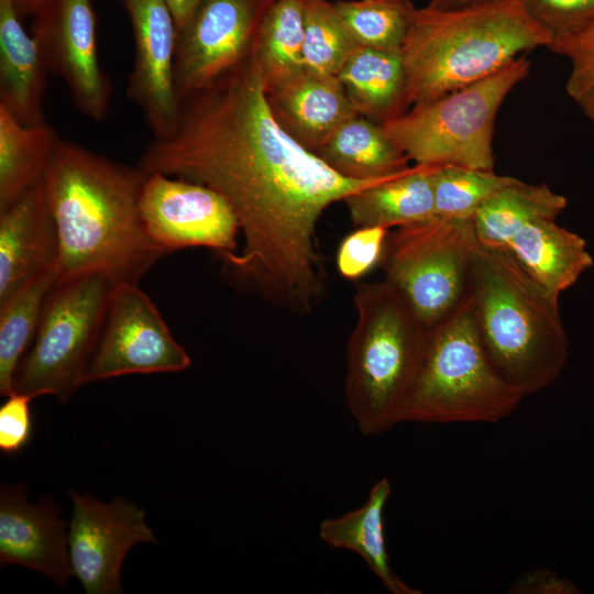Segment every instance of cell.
<instances>
[{
	"mask_svg": "<svg viewBox=\"0 0 594 594\" xmlns=\"http://www.w3.org/2000/svg\"><path fill=\"white\" fill-rule=\"evenodd\" d=\"M179 106L174 134L154 139L138 166L220 194L244 238L240 253L221 257L228 277L277 309L311 314L328 288L316 248L321 215L382 179L340 175L282 129L253 46L239 67Z\"/></svg>",
	"mask_w": 594,
	"mask_h": 594,
	"instance_id": "1",
	"label": "cell"
},
{
	"mask_svg": "<svg viewBox=\"0 0 594 594\" xmlns=\"http://www.w3.org/2000/svg\"><path fill=\"white\" fill-rule=\"evenodd\" d=\"M145 173L58 139L43 177L57 238L62 283L101 274L138 285L165 254L147 237L139 211Z\"/></svg>",
	"mask_w": 594,
	"mask_h": 594,
	"instance_id": "2",
	"label": "cell"
},
{
	"mask_svg": "<svg viewBox=\"0 0 594 594\" xmlns=\"http://www.w3.org/2000/svg\"><path fill=\"white\" fill-rule=\"evenodd\" d=\"M471 304L485 351L503 377L525 396L556 382L569 356L559 297L538 284L508 250L477 240Z\"/></svg>",
	"mask_w": 594,
	"mask_h": 594,
	"instance_id": "3",
	"label": "cell"
},
{
	"mask_svg": "<svg viewBox=\"0 0 594 594\" xmlns=\"http://www.w3.org/2000/svg\"><path fill=\"white\" fill-rule=\"evenodd\" d=\"M551 41L521 0L417 9L402 50L409 105L480 81Z\"/></svg>",
	"mask_w": 594,
	"mask_h": 594,
	"instance_id": "4",
	"label": "cell"
},
{
	"mask_svg": "<svg viewBox=\"0 0 594 594\" xmlns=\"http://www.w3.org/2000/svg\"><path fill=\"white\" fill-rule=\"evenodd\" d=\"M355 322L346 345L344 395L360 431L380 435L400 414L421 369L429 330L385 279L362 283L353 296Z\"/></svg>",
	"mask_w": 594,
	"mask_h": 594,
	"instance_id": "5",
	"label": "cell"
},
{
	"mask_svg": "<svg viewBox=\"0 0 594 594\" xmlns=\"http://www.w3.org/2000/svg\"><path fill=\"white\" fill-rule=\"evenodd\" d=\"M526 397L495 369L481 340L471 298L429 331L426 355L400 422H498Z\"/></svg>",
	"mask_w": 594,
	"mask_h": 594,
	"instance_id": "6",
	"label": "cell"
},
{
	"mask_svg": "<svg viewBox=\"0 0 594 594\" xmlns=\"http://www.w3.org/2000/svg\"><path fill=\"white\" fill-rule=\"evenodd\" d=\"M525 55L480 81L382 123L393 142L419 165L494 170L493 135L498 109L529 73Z\"/></svg>",
	"mask_w": 594,
	"mask_h": 594,
	"instance_id": "7",
	"label": "cell"
},
{
	"mask_svg": "<svg viewBox=\"0 0 594 594\" xmlns=\"http://www.w3.org/2000/svg\"><path fill=\"white\" fill-rule=\"evenodd\" d=\"M472 220L433 216L388 232L380 266L430 331L471 298Z\"/></svg>",
	"mask_w": 594,
	"mask_h": 594,
	"instance_id": "8",
	"label": "cell"
},
{
	"mask_svg": "<svg viewBox=\"0 0 594 594\" xmlns=\"http://www.w3.org/2000/svg\"><path fill=\"white\" fill-rule=\"evenodd\" d=\"M116 285L101 274L57 283L48 294L32 346L14 375L13 393L67 402L85 385Z\"/></svg>",
	"mask_w": 594,
	"mask_h": 594,
	"instance_id": "9",
	"label": "cell"
},
{
	"mask_svg": "<svg viewBox=\"0 0 594 594\" xmlns=\"http://www.w3.org/2000/svg\"><path fill=\"white\" fill-rule=\"evenodd\" d=\"M191 365L150 297L138 285L111 294L85 384L127 374L179 372Z\"/></svg>",
	"mask_w": 594,
	"mask_h": 594,
	"instance_id": "10",
	"label": "cell"
},
{
	"mask_svg": "<svg viewBox=\"0 0 594 594\" xmlns=\"http://www.w3.org/2000/svg\"><path fill=\"white\" fill-rule=\"evenodd\" d=\"M139 211L151 241L165 254L202 246L220 257L237 252L238 219L228 201L202 184L145 173Z\"/></svg>",
	"mask_w": 594,
	"mask_h": 594,
	"instance_id": "11",
	"label": "cell"
},
{
	"mask_svg": "<svg viewBox=\"0 0 594 594\" xmlns=\"http://www.w3.org/2000/svg\"><path fill=\"white\" fill-rule=\"evenodd\" d=\"M267 0H201L177 31L174 63L179 102L219 81L249 56Z\"/></svg>",
	"mask_w": 594,
	"mask_h": 594,
	"instance_id": "12",
	"label": "cell"
},
{
	"mask_svg": "<svg viewBox=\"0 0 594 594\" xmlns=\"http://www.w3.org/2000/svg\"><path fill=\"white\" fill-rule=\"evenodd\" d=\"M34 16L32 35L46 69L64 81L79 112L102 121L112 87L98 61L91 0H46Z\"/></svg>",
	"mask_w": 594,
	"mask_h": 594,
	"instance_id": "13",
	"label": "cell"
},
{
	"mask_svg": "<svg viewBox=\"0 0 594 594\" xmlns=\"http://www.w3.org/2000/svg\"><path fill=\"white\" fill-rule=\"evenodd\" d=\"M68 553L73 575L87 594L122 593L121 566L129 550L156 542L145 512L122 497L110 503L70 491Z\"/></svg>",
	"mask_w": 594,
	"mask_h": 594,
	"instance_id": "14",
	"label": "cell"
},
{
	"mask_svg": "<svg viewBox=\"0 0 594 594\" xmlns=\"http://www.w3.org/2000/svg\"><path fill=\"white\" fill-rule=\"evenodd\" d=\"M134 42V61L127 96L140 109L155 140L177 128L179 100L174 63L177 29L164 0H123Z\"/></svg>",
	"mask_w": 594,
	"mask_h": 594,
	"instance_id": "15",
	"label": "cell"
},
{
	"mask_svg": "<svg viewBox=\"0 0 594 594\" xmlns=\"http://www.w3.org/2000/svg\"><path fill=\"white\" fill-rule=\"evenodd\" d=\"M0 563L32 569L57 586L67 583L73 575L68 531L51 498L30 504L24 485L1 486Z\"/></svg>",
	"mask_w": 594,
	"mask_h": 594,
	"instance_id": "16",
	"label": "cell"
},
{
	"mask_svg": "<svg viewBox=\"0 0 594 594\" xmlns=\"http://www.w3.org/2000/svg\"><path fill=\"white\" fill-rule=\"evenodd\" d=\"M57 256L58 238L42 179L0 211V301L56 267Z\"/></svg>",
	"mask_w": 594,
	"mask_h": 594,
	"instance_id": "17",
	"label": "cell"
},
{
	"mask_svg": "<svg viewBox=\"0 0 594 594\" xmlns=\"http://www.w3.org/2000/svg\"><path fill=\"white\" fill-rule=\"evenodd\" d=\"M266 97L282 129L314 153L340 125L360 114L334 75L304 70L266 90Z\"/></svg>",
	"mask_w": 594,
	"mask_h": 594,
	"instance_id": "18",
	"label": "cell"
},
{
	"mask_svg": "<svg viewBox=\"0 0 594 594\" xmlns=\"http://www.w3.org/2000/svg\"><path fill=\"white\" fill-rule=\"evenodd\" d=\"M11 0H0V106L23 124L45 122L47 73Z\"/></svg>",
	"mask_w": 594,
	"mask_h": 594,
	"instance_id": "19",
	"label": "cell"
},
{
	"mask_svg": "<svg viewBox=\"0 0 594 594\" xmlns=\"http://www.w3.org/2000/svg\"><path fill=\"white\" fill-rule=\"evenodd\" d=\"M506 250L538 284L557 297L594 264L586 241L559 226L556 219L529 222L510 240Z\"/></svg>",
	"mask_w": 594,
	"mask_h": 594,
	"instance_id": "20",
	"label": "cell"
},
{
	"mask_svg": "<svg viewBox=\"0 0 594 594\" xmlns=\"http://www.w3.org/2000/svg\"><path fill=\"white\" fill-rule=\"evenodd\" d=\"M435 167L415 164L345 197L353 226L388 230L436 216L431 179Z\"/></svg>",
	"mask_w": 594,
	"mask_h": 594,
	"instance_id": "21",
	"label": "cell"
},
{
	"mask_svg": "<svg viewBox=\"0 0 594 594\" xmlns=\"http://www.w3.org/2000/svg\"><path fill=\"white\" fill-rule=\"evenodd\" d=\"M392 494L388 479H380L365 503L339 517L320 522L319 536L334 549L359 554L384 587L393 594H420L406 584L392 569L386 548L384 509Z\"/></svg>",
	"mask_w": 594,
	"mask_h": 594,
	"instance_id": "22",
	"label": "cell"
},
{
	"mask_svg": "<svg viewBox=\"0 0 594 594\" xmlns=\"http://www.w3.org/2000/svg\"><path fill=\"white\" fill-rule=\"evenodd\" d=\"M337 76L362 116L382 118L384 122L404 113L409 105L402 50L358 46Z\"/></svg>",
	"mask_w": 594,
	"mask_h": 594,
	"instance_id": "23",
	"label": "cell"
},
{
	"mask_svg": "<svg viewBox=\"0 0 594 594\" xmlns=\"http://www.w3.org/2000/svg\"><path fill=\"white\" fill-rule=\"evenodd\" d=\"M315 154L340 175L355 180L384 179L410 167V160L383 125L362 114L340 125Z\"/></svg>",
	"mask_w": 594,
	"mask_h": 594,
	"instance_id": "24",
	"label": "cell"
},
{
	"mask_svg": "<svg viewBox=\"0 0 594 594\" xmlns=\"http://www.w3.org/2000/svg\"><path fill=\"white\" fill-rule=\"evenodd\" d=\"M58 139L46 121L23 124L0 106V211L43 179Z\"/></svg>",
	"mask_w": 594,
	"mask_h": 594,
	"instance_id": "25",
	"label": "cell"
},
{
	"mask_svg": "<svg viewBox=\"0 0 594 594\" xmlns=\"http://www.w3.org/2000/svg\"><path fill=\"white\" fill-rule=\"evenodd\" d=\"M566 205V198L547 184L529 185L516 178L494 194L472 222L481 243L506 249L526 224L537 219H556Z\"/></svg>",
	"mask_w": 594,
	"mask_h": 594,
	"instance_id": "26",
	"label": "cell"
},
{
	"mask_svg": "<svg viewBox=\"0 0 594 594\" xmlns=\"http://www.w3.org/2000/svg\"><path fill=\"white\" fill-rule=\"evenodd\" d=\"M305 3L306 0H272L261 15L253 50L265 90L305 70Z\"/></svg>",
	"mask_w": 594,
	"mask_h": 594,
	"instance_id": "27",
	"label": "cell"
},
{
	"mask_svg": "<svg viewBox=\"0 0 594 594\" xmlns=\"http://www.w3.org/2000/svg\"><path fill=\"white\" fill-rule=\"evenodd\" d=\"M53 267L0 301V393H13L14 375L36 333L45 300L57 284Z\"/></svg>",
	"mask_w": 594,
	"mask_h": 594,
	"instance_id": "28",
	"label": "cell"
},
{
	"mask_svg": "<svg viewBox=\"0 0 594 594\" xmlns=\"http://www.w3.org/2000/svg\"><path fill=\"white\" fill-rule=\"evenodd\" d=\"M334 8L355 44L403 50L417 8L409 0H341Z\"/></svg>",
	"mask_w": 594,
	"mask_h": 594,
	"instance_id": "29",
	"label": "cell"
},
{
	"mask_svg": "<svg viewBox=\"0 0 594 594\" xmlns=\"http://www.w3.org/2000/svg\"><path fill=\"white\" fill-rule=\"evenodd\" d=\"M435 215L472 220L477 210L499 189L516 178L494 170L455 165L436 166L431 173Z\"/></svg>",
	"mask_w": 594,
	"mask_h": 594,
	"instance_id": "30",
	"label": "cell"
},
{
	"mask_svg": "<svg viewBox=\"0 0 594 594\" xmlns=\"http://www.w3.org/2000/svg\"><path fill=\"white\" fill-rule=\"evenodd\" d=\"M356 47L333 3L327 0H306L302 48L305 70L337 76Z\"/></svg>",
	"mask_w": 594,
	"mask_h": 594,
	"instance_id": "31",
	"label": "cell"
},
{
	"mask_svg": "<svg viewBox=\"0 0 594 594\" xmlns=\"http://www.w3.org/2000/svg\"><path fill=\"white\" fill-rule=\"evenodd\" d=\"M548 50L570 61L566 92L594 123V23L575 35L554 41Z\"/></svg>",
	"mask_w": 594,
	"mask_h": 594,
	"instance_id": "32",
	"label": "cell"
},
{
	"mask_svg": "<svg viewBox=\"0 0 594 594\" xmlns=\"http://www.w3.org/2000/svg\"><path fill=\"white\" fill-rule=\"evenodd\" d=\"M551 43L575 35L594 23V0H521ZM548 48V47H547Z\"/></svg>",
	"mask_w": 594,
	"mask_h": 594,
	"instance_id": "33",
	"label": "cell"
},
{
	"mask_svg": "<svg viewBox=\"0 0 594 594\" xmlns=\"http://www.w3.org/2000/svg\"><path fill=\"white\" fill-rule=\"evenodd\" d=\"M388 230L380 227L355 228L340 242L336 254L338 273L348 280H359L380 265Z\"/></svg>",
	"mask_w": 594,
	"mask_h": 594,
	"instance_id": "34",
	"label": "cell"
},
{
	"mask_svg": "<svg viewBox=\"0 0 594 594\" xmlns=\"http://www.w3.org/2000/svg\"><path fill=\"white\" fill-rule=\"evenodd\" d=\"M26 394L12 393L0 407V450L6 454L20 452L31 440L33 420L31 400Z\"/></svg>",
	"mask_w": 594,
	"mask_h": 594,
	"instance_id": "35",
	"label": "cell"
},
{
	"mask_svg": "<svg viewBox=\"0 0 594 594\" xmlns=\"http://www.w3.org/2000/svg\"><path fill=\"white\" fill-rule=\"evenodd\" d=\"M510 594H579V588L568 579L544 568L522 572L509 586Z\"/></svg>",
	"mask_w": 594,
	"mask_h": 594,
	"instance_id": "36",
	"label": "cell"
},
{
	"mask_svg": "<svg viewBox=\"0 0 594 594\" xmlns=\"http://www.w3.org/2000/svg\"><path fill=\"white\" fill-rule=\"evenodd\" d=\"M174 18L177 31L190 19L201 0H164Z\"/></svg>",
	"mask_w": 594,
	"mask_h": 594,
	"instance_id": "37",
	"label": "cell"
},
{
	"mask_svg": "<svg viewBox=\"0 0 594 594\" xmlns=\"http://www.w3.org/2000/svg\"><path fill=\"white\" fill-rule=\"evenodd\" d=\"M491 1L498 0H430L427 7L431 9L447 10Z\"/></svg>",
	"mask_w": 594,
	"mask_h": 594,
	"instance_id": "38",
	"label": "cell"
},
{
	"mask_svg": "<svg viewBox=\"0 0 594 594\" xmlns=\"http://www.w3.org/2000/svg\"><path fill=\"white\" fill-rule=\"evenodd\" d=\"M18 14L22 18L34 15L46 0H11Z\"/></svg>",
	"mask_w": 594,
	"mask_h": 594,
	"instance_id": "39",
	"label": "cell"
},
{
	"mask_svg": "<svg viewBox=\"0 0 594 594\" xmlns=\"http://www.w3.org/2000/svg\"><path fill=\"white\" fill-rule=\"evenodd\" d=\"M272 0H267V2L270 3Z\"/></svg>",
	"mask_w": 594,
	"mask_h": 594,
	"instance_id": "40",
	"label": "cell"
}]
</instances>
